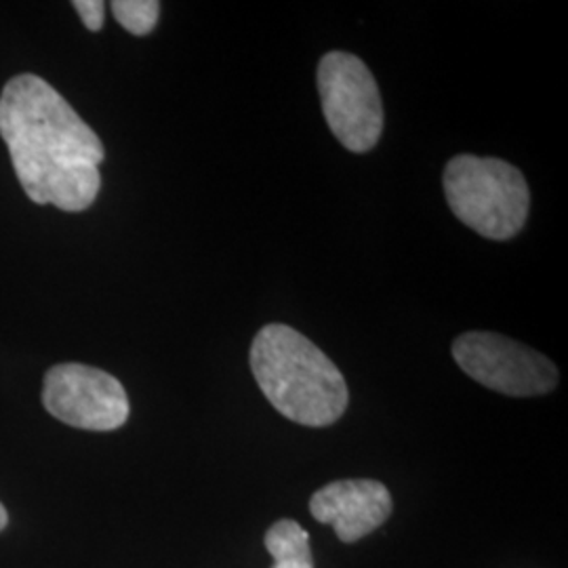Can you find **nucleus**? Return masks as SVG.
<instances>
[{"label":"nucleus","instance_id":"nucleus-3","mask_svg":"<svg viewBox=\"0 0 568 568\" xmlns=\"http://www.w3.org/2000/svg\"><path fill=\"white\" fill-rule=\"evenodd\" d=\"M443 182L455 217L480 236L509 241L527 224V180L506 161L462 154L447 164Z\"/></svg>","mask_w":568,"mask_h":568},{"label":"nucleus","instance_id":"nucleus-6","mask_svg":"<svg viewBox=\"0 0 568 568\" xmlns=\"http://www.w3.org/2000/svg\"><path fill=\"white\" fill-rule=\"evenodd\" d=\"M42 403L55 419L79 429L112 432L129 419V398L121 382L95 366L65 363L49 368Z\"/></svg>","mask_w":568,"mask_h":568},{"label":"nucleus","instance_id":"nucleus-2","mask_svg":"<svg viewBox=\"0 0 568 568\" xmlns=\"http://www.w3.org/2000/svg\"><path fill=\"white\" fill-rule=\"evenodd\" d=\"M251 371L270 405L300 426H333L349 403L342 371L291 326L267 325L257 333Z\"/></svg>","mask_w":568,"mask_h":568},{"label":"nucleus","instance_id":"nucleus-11","mask_svg":"<svg viewBox=\"0 0 568 568\" xmlns=\"http://www.w3.org/2000/svg\"><path fill=\"white\" fill-rule=\"evenodd\" d=\"M7 523H9V516H7V509H4V506L0 504V530L2 528L7 527Z\"/></svg>","mask_w":568,"mask_h":568},{"label":"nucleus","instance_id":"nucleus-9","mask_svg":"<svg viewBox=\"0 0 568 568\" xmlns=\"http://www.w3.org/2000/svg\"><path fill=\"white\" fill-rule=\"evenodd\" d=\"M112 13L122 28L135 37H145L154 30L159 16H161V2L156 0H114Z\"/></svg>","mask_w":568,"mask_h":568},{"label":"nucleus","instance_id":"nucleus-8","mask_svg":"<svg viewBox=\"0 0 568 568\" xmlns=\"http://www.w3.org/2000/svg\"><path fill=\"white\" fill-rule=\"evenodd\" d=\"M265 549L274 558L272 568H314L310 532L300 523L283 518L267 528Z\"/></svg>","mask_w":568,"mask_h":568},{"label":"nucleus","instance_id":"nucleus-5","mask_svg":"<svg viewBox=\"0 0 568 568\" xmlns=\"http://www.w3.org/2000/svg\"><path fill=\"white\" fill-rule=\"evenodd\" d=\"M453 358L480 386L514 398L541 396L558 386V368L548 356L499 333L459 335Z\"/></svg>","mask_w":568,"mask_h":568},{"label":"nucleus","instance_id":"nucleus-10","mask_svg":"<svg viewBox=\"0 0 568 568\" xmlns=\"http://www.w3.org/2000/svg\"><path fill=\"white\" fill-rule=\"evenodd\" d=\"M72 7L79 11L82 23L91 30V32H100L103 28V13H105V4L102 0H74Z\"/></svg>","mask_w":568,"mask_h":568},{"label":"nucleus","instance_id":"nucleus-1","mask_svg":"<svg viewBox=\"0 0 568 568\" xmlns=\"http://www.w3.org/2000/svg\"><path fill=\"white\" fill-rule=\"evenodd\" d=\"M0 135L32 203L79 213L98 199L102 140L41 77L20 74L4 84Z\"/></svg>","mask_w":568,"mask_h":568},{"label":"nucleus","instance_id":"nucleus-7","mask_svg":"<svg viewBox=\"0 0 568 568\" xmlns=\"http://www.w3.org/2000/svg\"><path fill=\"white\" fill-rule=\"evenodd\" d=\"M392 509V495L377 480H337L310 499L314 520L331 525L344 544H356L382 527Z\"/></svg>","mask_w":568,"mask_h":568},{"label":"nucleus","instance_id":"nucleus-4","mask_svg":"<svg viewBox=\"0 0 568 568\" xmlns=\"http://www.w3.org/2000/svg\"><path fill=\"white\" fill-rule=\"evenodd\" d=\"M323 114L339 143L352 152L373 150L384 131V103L375 77L352 53H326L318 65Z\"/></svg>","mask_w":568,"mask_h":568}]
</instances>
